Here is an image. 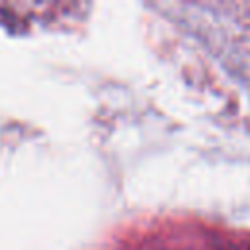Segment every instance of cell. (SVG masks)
Listing matches in <instances>:
<instances>
[]
</instances>
